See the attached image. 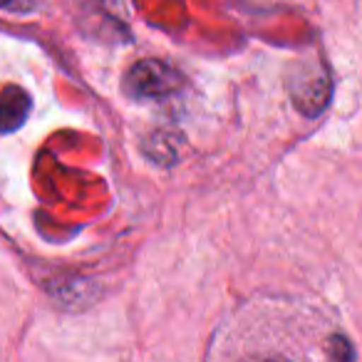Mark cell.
<instances>
[{
  "instance_id": "1",
  "label": "cell",
  "mask_w": 362,
  "mask_h": 362,
  "mask_svg": "<svg viewBox=\"0 0 362 362\" xmlns=\"http://www.w3.org/2000/svg\"><path fill=\"white\" fill-rule=\"evenodd\" d=\"M179 85V77L169 65L159 60L139 62L127 75V90L134 97H161Z\"/></svg>"
},
{
  "instance_id": "2",
  "label": "cell",
  "mask_w": 362,
  "mask_h": 362,
  "mask_svg": "<svg viewBox=\"0 0 362 362\" xmlns=\"http://www.w3.org/2000/svg\"><path fill=\"white\" fill-rule=\"evenodd\" d=\"M30 112V97L25 90L8 85L0 90V132H16Z\"/></svg>"
}]
</instances>
